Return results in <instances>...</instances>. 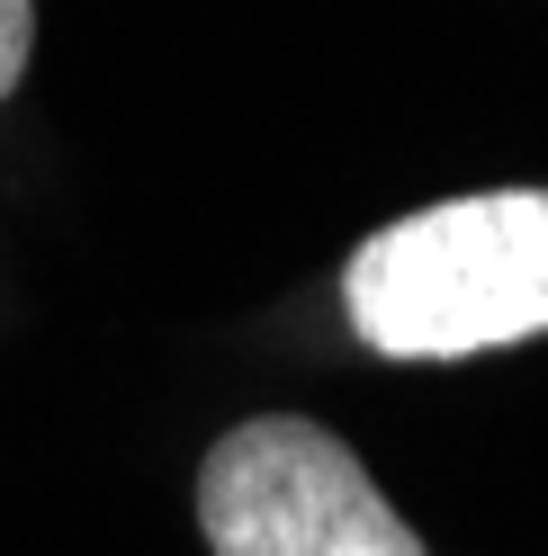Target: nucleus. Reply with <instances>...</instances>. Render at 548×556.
Segmentation results:
<instances>
[{
  "label": "nucleus",
  "instance_id": "f257e3e1",
  "mask_svg": "<svg viewBox=\"0 0 548 556\" xmlns=\"http://www.w3.org/2000/svg\"><path fill=\"white\" fill-rule=\"evenodd\" d=\"M378 359H476L548 332V189H476L378 225L341 269Z\"/></svg>",
  "mask_w": 548,
  "mask_h": 556
},
{
  "label": "nucleus",
  "instance_id": "f03ea898",
  "mask_svg": "<svg viewBox=\"0 0 548 556\" xmlns=\"http://www.w3.org/2000/svg\"><path fill=\"white\" fill-rule=\"evenodd\" d=\"M198 530L216 556H423L369 467L306 413L234 422L198 467Z\"/></svg>",
  "mask_w": 548,
  "mask_h": 556
},
{
  "label": "nucleus",
  "instance_id": "7ed1b4c3",
  "mask_svg": "<svg viewBox=\"0 0 548 556\" xmlns=\"http://www.w3.org/2000/svg\"><path fill=\"white\" fill-rule=\"evenodd\" d=\"M27 54H37V0H0V99L18 90Z\"/></svg>",
  "mask_w": 548,
  "mask_h": 556
}]
</instances>
